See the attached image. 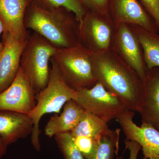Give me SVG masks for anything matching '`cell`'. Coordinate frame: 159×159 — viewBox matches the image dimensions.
<instances>
[{"mask_svg":"<svg viewBox=\"0 0 159 159\" xmlns=\"http://www.w3.org/2000/svg\"><path fill=\"white\" fill-rule=\"evenodd\" d=\"M93 70L97 82L116 95L128 110L139 112L143 96V82L125 62L107 51L93 53Z\"/></svg>","mask_w":159,"mask_h":159,"instance_id":"cell-1","label":"cell"},{"mask_svg":"<svg viewBox=\"0 0 159 159\" xmlns=\"http://www.w3.org/2000/svg\"><path fill=\"white\" fill-rule=\"evenodd\" d=\"M71 13L62 7L49 11L31 3L26 9L24 24L26 29L33 30L57 48H70L79 43V25Z\"/></svg>","mask_w":159,"mask_h":159,"instance_id":"cell-2","label":"cell"},{"mask_svg":"<svg viewBox=\"0 0 159 159\" xmlns=\"http://www.w3.org/2000/svg\"><path fill=\"white\" fill-rule=\"evenodd\" d=\"M50 76L46 87L35 95L36 103L29 116L33 123L31 142L34 149H41L39 135L41 119L45 114L60 113L61 110L69 100L76 99L77 91L71 88L63 79L56 62L51 58Z\"/></svg>","mask_w":159,"mask_h":159,"instance_id":"cell-3","label":"cell"},{"mask_svg":"<svg viewBox=\"0 0 159 159\" xmlns=\"http://www.w3.org/2000/svg\"><path fill=\"white\" fill-rule=\"evenodd\" d=\"M93 53L78 43L70 48L57 49L52 58L65 82L77 90L91 88L97 82L93 70Z\"/></svg>","mask_w":159,"mask_h":159,"instance_id":"cell-4","label":"cell"},{"mask_svg":"<svg viewBox=\"0 0 159 159\" xmlns=\"http://www.w3.org/2000/svg\"><path fill=\"white\" fill-rule=\"evenodd\" d=\"M57 49L36 32L29 35L21 57L20 68L36 93L48 84L49 63Z\"/></svg>","mask_w":159,"mask_h":159,"instance_id":"cell-5","label":"cell"},{"mask_svg":"<svg viewBox=\"0 0 159 159\" xmlns=\"http://www.w3.org/2000/svg\"><path fill=\"white\" fill-rule=\"evenodd\" d=\"M75 102L106 122L117 119L126 109L123 102L116 95L107 90L99 82L91 88L79 89Z\"/></svg>","mask_w":159,"mask_h":159,"instance_id":"cell-6","label":"cell"},{"mask_svg":"<svg viewBox=\"0 0 159 159\" xmlns=\"http://www.w3.org/2000/svg\"><path fill=\"white\" fill-rule=\"evenodd\" d=\"M36 94L20 68L13 82L0 93V110L29 115L36 104Z\"/></svg>","mask_w":159,"mask_h":159,"instance_id":"cell-7","label":"cell"},{"mask_svg":"<svg viewBox=\"0 0 159 159\" xmlns=\"http://www.w3.org/2000/svg\"><path fill=\"white\" fill-rule=\"evenodd\" d=\"M134 115V112L125 109L117 118L126 139L140 145L145 158L159 156V131L142 122L141 126H138L133 120Z\"/></svg>","mask_w":159,"mask_h":159,"instance_id":"cell-8","label":"cell"},{"mask_svg":"<svg viewBox=\"0 0 159 159\" xmlns=\"http://www.w3.org/2000/svg\"><path fill=\"white\" fill-rule=\"evenodd\" d=\"M2 37L4 47L0 54V93L11 85L17 76L29 36L16 39L9 32L4 31Z\"/></svg>","mask_w":159,"mask_h":159,"instance_id":"cell-9","label":"cell"},{"mask_svg":"<svg viewBox=\"0 0 159 159\" xmlns=\"http://www.w3.org/2000/svg\"><path fill=\"white\" fill-rule=\"evenodd\" d=\"M111 30L104 21L87 12L79 25V42L94 53L107 51L110 45Z\"/></svg>","mask_w":159,"mask_h":159,"instance_id":"cell-10","label":"cell"},{"mask_svg":"<svg viewBox=\"0 0 159 159\" xmlns=\"http://www.w3.org/2000/svg\"><path fill=\"white\" fill-rule=\"evenodd\" d=\"M117 48L124 61L138 74L144 82L148 70L143 60L140 43L136 34L126 24H119L116 34Z\"/></svg>","mask_w":159,"mask_h":159,"instance_id":"cell-11","label":"cell"},{"mask_svg":"<svg viewBox=\"0 0 159 159\" xmlns=\"http://www.w3.org/2000/svg\"><path fill=\"white\" fill-rule=\"evenodd\" d=\"M143 96L139 112L142 123L159 131V67L148 70L143 83Z\"/></svg>","mask_w":159,"mask_h":159,"instance_id":"cell-12","label":"cell"},{"mask_svg":"<svg viewBox=\"0 0 159 159\" xmlns=\"http://www.w3.org/2000/svg\"><path fill=\"white\" fill-rule=\"evenodd\" d=\"M31 0H0V20L4 31L16 39L28 38L30 35L24 24L26 9Z\"/></svg>","mask_w":159,"mask_h":159,"instance_id":"cell-13","label":"cell"},{"mask_svg":"<svg viewBox=\"0 0 159 159\" xmlns=\"http://www.w3.org/2000/svg\"><path fill=\"white\" fill-rule=\"evenodd\" d=\"M33 128L29 115L0 110V136L7 145L31 134Z\"/></svg>","mask_w":159,"mask_h":159,"instance_id":"cell-14","label":"cell"},{"mask_svg":"<svg viewBox=\"0 0 159 159\" xmlns=\"http://www.w3.org/2000/svg\"><path fill=\"white\" fill-rule=\"evenodd\" d=\"M114 9L118 25L129 23L147 31L157 32L155 23L136 0H114Z\"/></svg>","mask_w":159,"mask_h":159,"instance_id":"cell-15","label":"cell"},{"mask_svg":"<svg viewBox=\"0 0 159 159\" xmlns=\"http://www.w3.org/2000/svg\"><path fill=\"white\" fill-rule=\"evenodd\" d=\"M84 110L73 99L64 106L63 110L59 115L55 114L47 122L45 134L49 138L59 134L70 132L79 124L84 112Z\"/></svg>","mask_w":159,"mask_h":159,"instance_id":"cell-16","label":"cell"},{"mask_svg":"<svg viewBox=\"0 0 159 159\" xmlns=\"http://www.w3.org/2000/svg\"><path fill=\"white\" fill-rule=\"evenodd\" d=\"M136 34L143 48L148 70L159 67V34L139 27L136 29Z\"/></svg>","mask_w":159,"mask_h":159,"instance_id":"cell-17","label":"cell"},{"mask_svg":"<svg viewBox=\"0 0 159 159\" xmlns=\"http://www.w3.org/2000/svg\"><path fill=\"white\" fill-rule=\"evenodd\" d=\"M107 123L96 115L85 111L79 124L70 133L72 137L85 136L98 139L109 129Z\"/></svg>","mask_w":159,"mask_h":159,"instance_id":"cell-18","label":"cell"},{"mask_svg":"<svg viewBox=\"0 0 159 159\" xmlns=\"http://www.w3.org/2000/svg\"><path fill=\"white\" fill-rule=\"evenodd\" d=\"M31 3L41 9L51 10L65 8L74 13L79 24L86 14V6L82 0H31Z\"/></svg>","mask_w":159,"mask_h":159,"instance_id":"cell-19","label":"cell"},{"mask_svg":"<svg viewBox=\"0 0 159 159\" xmlns=\"http://www.w3.org/2000/svg\"><path fill=\"white\" fill-rule=\"evenodd\" d=\"M120 132L119 129H109L99 138L96 150L87 159H113L116 149H118Z\"/></svg>","mask_w":159,"mask_h":159,"instance_id":"cell-20","label":"cell"},{"mask_svg":"<svg viewBox=\"0 0 159 159\" xmlns=\"http://www.w3.org/2000/svg\"><path fill=\"white\" fill-rule=\"evenodd\" d=\"M54 138L64 159H84L75 145L70 132L56 135Z\"/></svg>","mask_w":159,"mask_h":159,"instance_id":"cell-21","label":"cell"},{"mask_svg":"<svg viewBox=\"0 0 159 159\" xmlns=\"http://www.w3.org/2000/svg\"><path fill=\"white\" fill-rule=\"evenodd\" d=\"M72 137L77 148L86 159L88 158L93 153L99 139L85 136Z\"/></svg>","mask_w":159,"mask_h":159,"instance_id":"cell-22","label":"cell"},{"mask_svg":"<svg viewBox=\"0 0 159 159\" xmlns=\"http://www.w3.org/2000/svg\"><path fill=\"white\" fill-rule=\"evenodd\" d=\"M159 29V0H140Z\"/></svg>","mask_w":159,"mask_h":159,"instance_id":"cell-23","label":"cell"},{"mask_svg":"<svg viewBox=\"0 0 159 159\" xmlns=\"http://www.w3.org/2000/svg\"><path fill=\"white\" fill-rule=\"evenodd\" d=\"M125 144L126 147L129 149L130 156L129 159H137L141 146L137 142L126 139ZM144 159H146L144 158Z\"/></svg>","mask_w":159,"mask_h":159,"instance_id":"cell-24","label":"cell"},{"mask_svg":"<svg viewBox=\"0 0 159 159\" xmlns=\"http://www.w3.org/2000/svg\"><path fill=\"white\" fill-rule=\"evenodd\" d=\"M86 6H90L97 9L105 8L107 0H82Z\"/></svg>","mask_w":159,"mask_h":159,"instance_id":"cell-25","label":"cell"},{"mask_svg":"<svg viewBox=\"0 0 159 159\" xmlns=\"http://www.w3.org/2000/svg\"><path fill=\"white\" fill-rule=\"evenodd\" d=\"M8 146L2 138L0 136V159L6 154Z\"/></svg>","mask_w":159,"mask_h":159,"instance_id":"cell-26","label":"cell"},{"mask_svg":"<svg viewBox=\"0 0 159 159\" xmlns=\"http://www.w3.org/2000/svg\"><path fill=\"white\" fill-rule=\"evenodd\" d=\"M4 31V26H3L2 23L0 20V36H1L2 34H3ZM3 47H4V45H3V43H2L1 40H0V54H1V52L2 51Z\"/></svg>","mask_w":159,"mask_h":159,"instance_id":"cell-27","label":"cell"},{"mask_svg":"<svg viewBox=\"0 0 159 159\" xmlns=\"http://www.w3.org/2000/svg\"><path fill=\"white\" fill-rule=\"evenodd\" d=\"M148 159H159V156L152 157Z\"/></svg>","mask_w":159,"mask_h":159,"instance_id":"cell-28","label":"cell"}]
</instances>
